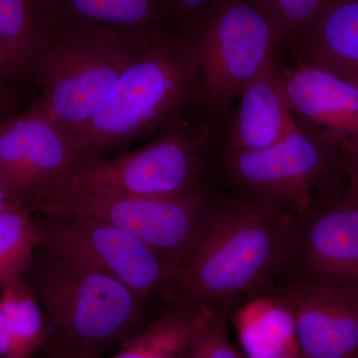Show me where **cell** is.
Returning <instances> with one entry per match:
<instances>
[{
	"label": "cell",
	"mask_w": 358,
	"mask_h": 358,
	"mask_svg": "<svg viewBox=\"0 0 358 358\" xmlns=\"http://www.w3.org/2000/svg\"><path fill=\"white\" fill-rule=\"evenodd\" d=\"M294 220L285 205L221 189L179 271L173 299L229 317L245 301L267 293L286 264Z\"/></svg>",
	"instance_id": "6da1fadb"
},
{
	"label": "cell",
	"mask_w": 358,
	"mask_h": 358,
	"mask_svg": "<svg viewBox=\"0 0 358 358\" xmlns=\"http://www.w3.org/2000/svg\"><path fill=\"white\" fill-rule=\"evenodd\" d=\"M201 109L194 43L188 30L169 25L154 33L95 114L63 133L77 160L95 159Z\"/></svg>",
	"instance_id": "7a4b0ae2"
},
{
	"label": "cell",
	"mask_w": 358,
	"mask_h": 358,
	"mask_svg": "<svg viewBox=\"0 0 358 358\" xmlns=\"http://www.w3.org/2000/svg\"><path fill=\"white\" fill-rule=\"evenodd\" d=\"M157 30L53 25L35 64L40 96L31 109L62 131L88 121Z\"/></svg>",
	"instance_id": "3957f363"
},
{
	"label": "cell",
	"mask_w": 358,
	"mask_h": 358,
	"mask_svg": "<svg viewBox=\"0 0 358 358\" xmlns=\"http://www.w3.org/2000/svg\"><path fill=\"white\" fill-rule=\"evenodd\" d=\"M212 173L221 189L278 202L300 218L343 196L350 164L338 143L298 127L263 150H232L222 143Z\"/></svg>",
	"instance_id": "277c9868"
},
{
	"label": "cell",
	"mask_w": 358,
	"mask_h": 358,
	"mask_svg": "<svg viewBox=\"0 0 358 358\" xmlns=\"http://www.w3.org/2000/svg\"><path fill=\"white\" fill-rule=\"evenodd\" d=\"M224 127L225 122L197 110L134 152L110 159L77 160L51 186L174 196L216 185L212 167Z\"/></svg>",
	"instance_id": "5b68a950"
},
{
	"label": "cell",
	"mask_w": 358,
	"mask_h": 358,
	"mask_svg": "<svg viewBox=\"0 0 358 358\" xmlns=\"http://www.w3.org/2000/svg\"><path fill=\"white\" fill-rule=\"evenodd\" d=\"M23 279L43 310L48 331L67 341L66 352H101L121 345L145 322V301L122 282L41 247Z\"/></svg>",
	"instance_id": "8992f818"
},
{
	"label": "cell",
	"mask_w": 358,
	"mask_h": 358,
	"mask_svg": "<svg viewBox=\"0 0 358 358\" xmlns=\"http://www.w3.org/2000/svg\"><path fill=\"white\" fill-rule=\"evenodd\" d=\"M221 189L205 186L174 196H147L110 190L51 186L29 207L43 216L82 215L138 238L178 270L203 234Z\"/></svg>",
	"instance_id": "52a82bcc"
},
{
	"label": "cell",
	"mask_w": 358,
	"mask_h": 358,
	"mask_svg": "<svg viewBox=\"0 0 358 358\" xmlns=\"http://www.w3.org/2000/svg\"><path fill=\"white\" fill-rule=\"evenodd\" d=\"M187 30L202 107L227 122L245 86L282 44L277 28L256 0H215Z\"/></svg>",
	"instance_id": "ba28073f"
},
{
	"label": "cell",
	"mask_w": 358,
	"mask_h": 358,
	"mask_svg": "<svg viewBox=\"0 0 358 358\" xmlns=\"http://www.w3.org/2000/svg\"><path fill=\"white\" fill-rule=\"evenodd\" d=\"M44 217L36 222L49 253L109 275L143 301L176 294L178 268L138 238L88 216Z\"/></svg>",
	"instance_id": "9c48e42d"
},
{
	"label": "cell",
	"mask_w": 358,
	"mask_h": 358,
	"mask_svg": "<svg viewBox=\"0 0 358 358\" xmlns=\"http://www.w3.org/2000/svg\"><path fill=\"white\" fill-rule=\"evenodd\" d=\"M270 291L293 313L300 358H358V281L282 273Z\"/></svg>",
	"instance_id": "30bf717a"
},
{
	"label": "cell",
	"mask_w": 358,
	"mask_h": 358,
	"mask_svg": "<svg viewBox=\"0 0 358 358\" xmlns=\"http://www.w3.org/2000/svg\"><path fill=\"white\" fill-rule=\"evenodd\" d=\"M76 162L64 133L34 110L2 120L0 182L8 200L31 206Z\"/></svg>",
	"instance_id": "8fae6325"
},
{
	"label": "cell",
	"mask_w": 358,
	"mask_h": 358,
	"mask_svg": "<svg viewBox=\"0 0 358 358\" xmlns=\"http://www.w3.org/2000/svg\"><path fill=\"white\" fill-rule=\"evenodd\" d=\"M285 94L296 126L338 143L358 182V86L315 66L296 61L282 69Z\"/></svg>",
	"instance_id": "7c38bea8"
},
{
	"label": "cell",
	"mask_w": 358,
	"mask_h": 358,
	"mask_svg": "<svg viewBox=\"0 0 358 358\" xmlns=\"http://www.w3.org/2000/svg\"><path fill=\"white\" fill-rule=\"evenodd\" d=\"M282 273H315L358 281V190L296 218Z\"/></svg>",
	"instance_id": "4fadbf2b"
},
{
	"label": "cell",
	"mask_w": 358,
	"mask_h": 358,
	"mask_svg": "<svg viewBox=\"0 0 358 358\" xmlns=\"http://www.w3.org/2000/svg\"><path fill=\"white\" fill-rule=\"evenodd\" d=\"M279 52L245 86L223 131V145L259 150L284 140L298 129L289 110Z\"/></svg>",
	"instance_id": "5bb4252c"
},
{
	"label": "cell",
	"mask_w": 358,
	"mask_h": 358,
	"mask_svg": "<svg viewBox=\"0 0 358 358\" xmlns=\"http://www.w3.org/2000/svg\"><path fill=\"white\" fill-rule=\"evenodd\" d=\"M299 62L358 86V0L329 4L294 51Z\"/></svg>",
	"instance_id": "9a60e30c"
},
{
	"label": "cell",
	"mask_w": 358,
	"mask_h": 358,
	"mask_svg": "<svg viewBox=\"0 0 358 358\" xmlns=\"http://www.w3.org/2000/svg\"><path fill=\"white\" fill-rule=\"evenodd\" d=\"M53 25L51 0H0V37L13 93L16 85L33 82L37 58Z\"/></svg>",
	"instance_id": "2e32d148"
},
{
	"label": "cell",
	"mask_w": 358,
	"mask_h": 358,
	"mask_svg": "<svg viewBox=\"0 0 358 358\" xmlns=\"http://www.w3.org/2000/svg\"><path fill=\"white\" fill-rule=\"evenodd\" d=\"M247 358L300 357L293 313L274 292L256 294L232 310Z\"/></svg>",
	"instance_id": "e0dca14e"
},
{
	"label": "cell",
	"mask_w": 358,
	"mask_h": 358,
	"mask_svg": "<svg viewBox=\"0 0 358 358\" xmlns=\"http://www.w3.org/2000/svg\"><path fill=\"white\" fill-rule=\"evenodd\" d=\"M148 320L109 358H185L197 329L210 315L187 301L173 299Z\"/></svg>",
	"instance_id": "ac0fdd59"
},
{
	"label": "cell",
	"mask_w": 358,
	"mask_h": 358,
	"mask_svg": "<svg viewBox=\"0 0 358 358\" xmlns=\"http://www.w3.org/2000/svg\"><path fill=\"white\" fill-rule=\"evenodd\" d=\"M51 4L54 21L65 15L68 24L140 32L169 25L166 20L173 13L169 0H51Z\"/></svg>",
	"instance_id": "d6986e66"
},
{
	"label": "cell",
	"mask_w": 358,
	"mask_h": 358,
	"mask_svg": "<svg viewBox=\"0 0 358 358\" xmlns=\"http://www.w3.org/2000/svg\"><path fill=\"white\" fill-rule=\"evenodd\" d=\"M47 336L43 310L25 280L0 289V358H32Z\"/></svg>",
	"instance_id": "ffe728a7"
},
{
	"label": "cell",
	"mask_w": 358,
	"mask_h": 358,
	"mask_svg": "<svg viewBox=\"0 0 358 358\" xmlns=\"http://www.w3.org/2000/svg\"><path fill=\"white\" fill-rule=\"evenodd\" d=\"M40 241L41 234L29 207L8 200L0 213V289L23 278Z\"/></svg>",
	"instance_id": "44dd1931"
},
{
	"label": "cell",
	"mask_w": 358,
	"mask_h": 358,
	"mask_svg": "<svg viewBox=\"0 0 358 358\" xmlns=\"http://www.w3.org/2000/svg\"><path fill=\"white\" fill-rule=\"evenodd\" d=\"M279 33L281 43L296 50L303 35L331 0H256Z\"/></svg>",
	"instance_id": "7402d4cb"
},
{
	"label": "cell",
	"mask_w": 358,
	"mask_h": 358,
	"mask_svg": "<svg viewBox=\"0 0 358 358\" xmlns=\"http://www.w3.org/2000/svg\"><path fill=\"white\" fill-rule=\"evenodd\" d=\"M228 315L212 313L193 336L185 358H247L230 343Z\"/></svg>",
	"instance_id": "603a6c76"
},
{
	"label": "cell",
	"mask_w": 358,
	"mask_h": 358,
	"mask_svg": "<svg viewBox=\"0 0 358 358\" xmlns=\"http://www.w3.org/2000/svg\"><path fill=\"white\" fill-rule=\"evenodd\" d=\"M215 0H169L173 15L180 20V25L187 29L192 21L208 8Z\"/></svg>",
	"instance_id": "cb8c5ba5"
},
{
	"label": "cell",
	"mask_w": 358,
	"mask_h": 358,
	"mask_svg": "<svg viewBox=\"0 0 358 358\" xmlns=\"http://www.w3.org/2000/svg\"><path fill=\"white\" fill-rule=\"evenodd\" d=\"M15 94L7 83V54L0 37V110H8L14 103Z\"/></svg>",
	"instance_id": "d4e9b609"
},
{
	"label": "cell",
	"mask_w": 358,
	"mask_h": 358,
	"mask_svg": "<svg viewBox=\"0 0 358 358\" xmlns=\"http://www.w3.org/2000/svg\"><path fill=\"white\" fill-rule=\"evenodd\" d=\"M100 352L95 350H80L74 352H68L65 353H59L53 358H98Z\"/></svg>",
	"instance_id": "484cf974"
},
{
	"label": "cell",
	"mask_w": 358,
	"mask_h": 358,
	"mask_svg": "<svg viewBox=\"0 0 358 358\" xmlns=\"http://www.w3.org/2000/svg\"><path fill=\"white\" fill-rule=\"evenodd\" d=\"M7 201H8V196H7L6 188H4V186L0 182V213H1L4 207H6Z\"/></svg>",
	"instance_id": "4316f807"
},
{
	"label": "cell",
	"mask_w": 358,
	"mask_h": 358,
	"mask_svg": "<svg viewBox=\"0 0 358 358\" xmlns=\"http://www.w3.org/2000/svg\"><path fill=\"white\" fill-rule=\"evenodd\" d=\"M258 358H300V357H296V355H273V357H263Z\"/></svg>",
	"instance_id": "83f0119b"
},
{
	"label": "cell",
	"mask_w": 358,
	"mask_h": 358,
	"mask_svg": "<svg viewBox=\"0 0 358 358\" xmlns=\"http://www.w3.org/2000/svg\"><path fill=\"white\" fill-rule=\"evenodd\" d=\"M348 1V0H331L333 3H338V2Z\"/></svg>",
	"instance_id": "f1b7e54d"
},
{
	"label": "cell",
	"mask_w": 358,
	"mask_h": 358,
	"mask_svg": "<svg viewBox=\"0 0 358 358\" xmlns=\"http://www.w3.org/2000/svg\"><path fill=\"white\" fill-rule=\"evenodd\" d=\"M2 120H0V126H1Z\"/></svg>",
	"instance_id": "f546056e"
}]
</instances>
